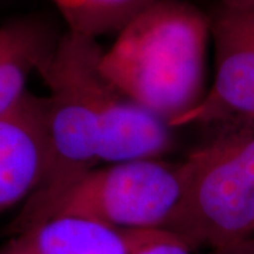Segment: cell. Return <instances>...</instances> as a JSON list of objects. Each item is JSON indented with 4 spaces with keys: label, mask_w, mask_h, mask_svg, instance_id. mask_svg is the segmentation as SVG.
Wrapping results in <instances>:
<instances>
[{
    "label": "cell",
    "mask_w": 254,
    "mask_h": 254,
    "mask_svg": "<svg viewBox=\"0 0 254 254\" xmlns=\"http://www.w3.org/2000/svg\"><path fill=\"white\" fill-rule=\"evenodd\" d=\"M210 16L187 0H158L103 50L100 71L126 98L174 125L205 98Z\"/></svg>",
    "instance_id": "6da1fadb"
},
{
    "label": "cell",
    "mask_w": 254,
    "mask_h": 254,
    "mask_svg": "<svg viewBox=\"0 0 254 254\" xmlns=\"http://www.w3.org/2000/svg\"><path fill=\"white\" fill-rule=\"evenodd\" d=\"M103 48L96 38L66 30L41 61L46 82L47 168L24 203L13 232L50 218L76 182L102 164L98 86Z\"/></svg>",
    "instance_id": "7a4b0ae2"
},
{
    "label": "cell",
    "mask_w": 254,
    "mask_h": 254,
    "mask_svg": "<svg viewBox=\"0 0 254 254\" xmlns=\"http://www.w3.org/2000/svg\"><path fill=\"white\" fill-rule=\"evenodd\" d=\"M218 126L216 136L184 160L185 190L167 227L193 252L254 237V120Z\"/></svg>",
    "instance_id": "3957f363"
},
{
    "label": "cell",
    "mask_w": 254,
    "mask_h": 254,
    "mask_svg": "<svg viewBox=\"0 0 254 254\" xmlns=\"http://www.w3.org/2000/svg\"><path fill=\"white\" fill-rule=\"evenodd\" d=\"M185 181L184 160L106 164L76 182L53 215H78L122 230H167L181 203Z\"/></svg>",
    "instance_id": "277c9868"
},
{
    "label": "cell",
    "mask_w": 254,
    "mask_h": 254,
    "mask_svg": "<svg viewBox=\"0 0 254 254\" xmlns=\"http://www.w3.org/2000/svg\"><path fill=\"white\" fill-rule=\"evenodd\" d=\"M215 48V75L199 105L174 128L254 120V1L225 4L209 13Z\"/></svg>",
    "instance_id": "5b68a950"
},
{
    "label": "cell",
    "mask_w": 254,
    "mask_h": 254,
    "mask_svg": "<svg viewBox=\"0 0 254 254\" xmlns=\"http://www.w3.org/2000/svg\"><path fill=\"white\" fill-rule=\"evenodd\" d=\"M46 168V98L27 92L0 116V215L33 196Z\"/></svg>",
    "instance_id": "8992f818"
},
{
    "label": "cell",
    "mask_w": 254,
    "mask_h": 254,
    "mask_svg": "<svg viewBox=\"0 0 254 254\" xmlns=\"http://www.w3.org/2000/svg\"><path fill=\"white\" fill-rule=\"evenodd\" d=\"M143 232L55 213L14 233L0 247V254H128Z\"/></svg>",
    "instance_id": "52a82bcc"
},
{
    "label": "cell",
    "mask_w": 254,
    "mask_h": 254,
    "mask_svg": "<svg viewBox=\"0 0 254 254\" xmlns=\"http://www.w3.org/2000/svg\"><path fill=\"white\" fill-rule=\"evenodd\" d=\"M54 46L36 21L20 20L0 27V116L24 98L30 75Z\"/></svg>",
    "instance_id": "ba28073f"
},
{
    "label": "cell",
    "mask_w": 254,
    "mask_h": 254,
    "mask_svg": "<svg viewBox=\"0 0 254 254\" xmlns=\"http://www.w3.org/2000/svg\"><path fill=\"white\" fill-rule=\"evenodd\" d=\"M60 10L68 30L96 38L119 33L158 0H51Z\"/></svg>",
    "instance_id": "9c48e42d"
},
{
    "label": "cell",
    "mask_w": 254,
    "mask_h": 254,
    "mask_svg": "<svg viewBox=\"0 0 254 254\" xmlns=\"http://www.w3.org/2000/svg\"><path fill=\"white\" fill-rule=\"evenodd\" d=\"M128 254H193V250L171 232L144 230Z\"/></svg>",
    "instance_id": "30bf717a"
},
{
    "label": "cell",
    "mask_w": 254,
    "mask_h": 254,
    "mask_svg": "<svg viewBox=\"0 0 254 254\" xmlns=\"http://www.w3.org/2000/svg\"><path fill=\"white\" fill-rule=\"evenodd\" d=\"M209 254H254V237L237 245L220 247L216 250H210Z\"/></svg>",
    "instance_id": "8fae6325"
},
{
    "label": "cell",
    "mask_w": 254,
    "mask_h": 254,
    "mask_svg": "<svg viewBox=\"0 0 254 254\" xmlns=\"http://www.w3.org/2000/svg\"><path fill=\"white\" fill-rule=\"evenodd\" d=\"M220 3L225 4H233V6H239V4H247V3H253L254 0H218Z\"/></svg>",
    "instance_id": "7c38bea8"
}]
</instances>
